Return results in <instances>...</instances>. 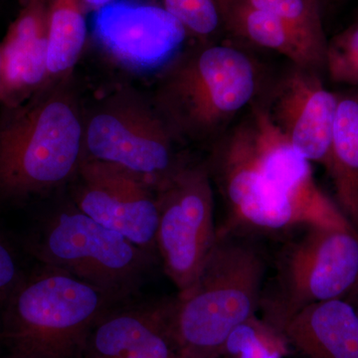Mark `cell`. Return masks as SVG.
I'll list each match as a JSON object with an SVG mask.
<instances>
[{
  "instance_id": "12",
  "label": "cell",
  "mask_w": 358,
  "mask_h": 358,
  "mask_svg": "<svg viewBox=\"0 0 358 358\" xmlns=\"http://www.w3.org/2000/svg\"><path fill=\"white\" fill-rule=\"evenodd\" d=\"M338 101L315 71L294 66L275 90L268 112L299 154L327 169Z\"/></svg>"
},
{
  "instance_id": "13",
  "label": "cell",
  "mask_w": 358,
  "mask_h": 358,
  "mask_svg": "<svg viewBox=\"0 0 358 358\" xmlns=\"http://www.w3.org/2000/svg\"><path fill=\"white\" fill-rule=\"evenodd\" d=\"M50 3L27 0L0 43V105H20L49 84L47 32Z\"/></svg>"
},
{
  "instance_id": "20",
  "label": "cell",
  "mask_w": 358,
  "mask_h": 358,
  "mask_svg": "<svg viewBox=\"0 0 358 358\" xmlns=\"http://www.w3.org/2000/svg\"><path fill=\"white\" fill-rule=\"evenodd\" d=\"M282 334L256 317L238 326L223 346V353L233 358H282L285 353Z\"/></svg>"
},
{
  "instance_id": "9",
  "label": "cell",
  "mask_w": 358,
  "mask_h": 358,
  "mask_svg": "<svg viewBox=\"0 0 358 358\" xmlns=\"http://www.w3.org/2000/svg\"><path fill=\"white\" fill-rule=\"evenodd\" d=\"M157 255L178 293L197 278L217 242L214 193L206 164L182 162L155 186Z\"/></svg>"
},
{
  "instance_id": "14",
  "label": "cell",
  "mask_w": 358,
  "mask_h": 358,
  "mask_svg": "<svg viewBox=\"0 0 358 358\" xmlns=\"http://www.w3.org/2000/svg\"><path fill=\"white\" fill-rule=\"evenodd\" d=\"M282 336L308 358H358V317L345 299L303 308L287 324Z\"/></svg>"
},
{
  "instance_id": "25",
  "label": "cell",
  "mask_w": 358,
  "mask_h": 358,
  "mask_svg": "<svg viewBox=\"0 0 358 358\" xmlns=\"http://www.w3.org/2000/svg\"><path fill=\"white\" fill-rule=\"evenodd\" d=\"M115 0H82V3L86 10H96L101 7L107 6Z\"/></svg>"
},
{
  "instance_id": "6",
  "label": "cell",
  "mask_w": 358,
  "mask_h": 358,
  "mask_svg": "<svg viewBox=\"0 0 358 358\" xmlns=\"http://www.w3.org/2000/svg\"><path fill=\"white\" fill-rule=\"evenodd\" d=\"M29 249L40 263L65 271L120 301H131L138 293L155 258L74 204L47 218Z\"/></svg>"
},
{
  "instance_id": "19",
  "label": "cell",
  "mask_w": 358,
  "mask_h": 358,
  "mask_svg": "<svg viewBox=\"0 0 358 358\" xmlns=\"http://www.w3.org/2000/svg\"><path fill=\"white\" fill-rule=\"evenodd\" d=\"M160 6L185 27L188 36L201 44L225 29L223 0H160Z\"/></svg>"
},
{
  "instance_id": "29",
  "label": "cell",
  "mask_w": 358,
  "mask_h": 358,
  "mask_svg": "<svg viewBox=\"0 0 358 358\" xmlns=\"http://www.w3.org/2000/svg\"><path fill=\"white\" fill-rule=\"evenodd\" d=\"M176 358H187V357H182V355H178V357H176Z\"/></svg>"
},
{
  "instance_id": "26",
  "label": "cell",
  "mask_w": 358,
  "mask_h": 358,
  "mask_svg": "<svg viewBox=\"0 0 358 358\" xmlns=\"http://www.w3.org/2000/svg\"><path fill=\"white\" fill-rule=\"evenodd\" d=\"M345 296H348L345 301H348V303L352 306L358 317V280L357 282H355V286L352 287V289H350V293L346 294Z\"/></svg>"
},
{
  "instance_id": "22",
  "label": "cell",
  "mask_w": 358,
  "mask_h": 358,
  "mask_svg": "<svg viewBox=\"0 0 358 358\" xmlns=\"http://www.w3.org/2000/svg\"><path fill=\"white\" fill-rule=\"evenodd\" d=\"M324 68L334 83L358 85V22L327 42Z\"/></svg>"
},
{
  "instance_id": "4",
  "label": "cell",
  "mask_w": 358,
  "mask_h": 358,
  "mask_svg": "<svg viewBox=\"0 0 358 358\" xmlns=\"http://www.w3.org/2000/svg\"><path fill=\"white\" fill-rule=\"evenodd\" d=\"M258 79L246 52L200 43L162 71L154 106L176 138L205 140L252 102Z\"/></svg>"
},
{
  "instance_id": "28",
  "label": "cell",
  "mask_w": 358,
  "mask_h": 358,
  "mask_svg": "<svg viewBox=\"0 0 358 358\" xmlns=\"http://www.w3.org/2000/svg\"><path fill=\"white\" fill-rule=\"evenodd\" d=\"M6 358H20V357H13V355H7Z\"/></svg>"
},
{
  "instance_id": "7",
  "label": "cell",
  "mask_w": 358,
  "mask_h": 358,
  "mask_svg": "<svg viewBox=\"0 0 358 358\" xmlns=\"http://www.w3.org/2000/svg\"><path fill=\"white\" fill-rule=\"evenodd\" d=\"M358 280V231L307 226L280 255L262 293L263 322L278 334L313 303L343 299Z\"/></svg>"
},
{
  "instance_id": "16",
  "label": "cell",
  "mask_w": 358,
  "mask_h": 358,
  "mask_svg": "<svg viewBox=\"0 0 358 358\" xmlns=\"http://www.w3.org/2000/svg\"><path fill=\"white\" fill-rule=\"evenodd\" d=\"M171 300L128 301L113 308L90 331L79 358H120L169 331Z\"/></svg>"
},
{
  "instance_id": "23",
  "label": "cell",
  "mask_w": 358,
  "mask_h": 358,
  "mask_svg": "<svg viewBox=\"0 0 358 358\" xmlns=\"http://www.w3.org/2000/svg\"><path fill=\"white\" fill-rule=\"evenodd\" d=\"M24 274L20 267L13 250L0 235V313L3 310Z\"/></svg>"
},
{
  "instance_id": "11",
  "label": "cell",
  "mask_w": 358,
  "mask_h": 358,
  "mask_svg": "<svg viewBox=\"0 0 358 358\" xmlns=\"http://www.w3.org/2000/svg\"><path fill=\"white\" fill-rule=\"evenodd\" d=\"M75 178V206L148 253L157 255L159 205L154 185L122 167L83 159Z\"/></svg>"
},
{
  "instance_id": "17",
  "label": "cell",
  "mask_w": 358,
  "mask_h": 358,
  "mask_svg": "<svg viewBox=\"0 0 358 358\" xmlns=\"http://www.w3.org/2000/svg\"><path fill=\"white\" fill-rule=\"evenodd\" d=\"M327 171L339 209L358 231V96H339Z\"/></svg>"
},
{
  "instance_id": "8",
  "label": "cell",
  "mask_w": 358,
  "mask_h": 358,
  "mask_svg": "<svg viewBox=\"0 0 358 358\" xmlns=\"http://www.w3.org/2000/svg\"><path fill=\"white\" fill-rule=\"evenodd\" d=\"M176 138L155 106L119 90L84 117L83 159L122 167L155 187L182 162L174 150Z\"/></svg>"
},
{
  "instance_id": "21",
  "label": "cell",
  "mask_w": 358,
  "mask_h": 358,
  "mask_svg": "<svg viewBox=\"0 0 358 358\" xmlns=\"http://www.w3.org/2000/svg\"><path fill=\"white\" fill-rule=\"evenodd\" d=\"M249 6L273 13L296 31L327 44L322 26V0H242Z\"/></svg>"
},
{
  "instance_id": "10",
  "label": "cell",
  "mask_w": 358,
  "mask_h": 358,
  "mask_svg": "<svg viewBox=\"0 0 358 358\" xmlns=\"http://www.w3.org/2000/svg\"><path fill=\"white\" fill-rule=\"evenodd\" d=\"M92 33L113 63L134 73L164 71L189 37L164 7L138 0H115L96 9Z\"/></svg>"
},
{
  "instance_id": "3",
  "label": "cell",
  "mask_w": 358,
  "mask_h": 358,
  "mask_svg": "<svg viewBox=\"0 0 358 358\" xmlns=\"http://www.w3.org/2000/svg\"><path fill=\"white\" fill-rule=\"evenodd\" d=\"M120 301L75 275L41 266L0 313V343L20 358H79L96 322Z\"/></svg>"
},
{
  "instance_id": "30",
  "label": "cell",
  "mask_w": 358,
  "mask_h": 358,
  "mask_svg": "<svg viewBox=\"0 0 358 358\" xmlns=\"http://www.w3.org/2000/svg\"><path fill=\"white\" fill-rule=\"evenodd\" d=\"M25 1H27V0H23V3H24Z\"/></svg>"
},
{
  "instance_id": "5",
  "label": "cell",
  "mask_w": 358,
  "mask_h": 358,
  "mask_svg": "<svg viewBox=\"0 0 358 358\" xmlns=\"http://www.w3.org/2000/svg\"><path fill=\"white\" fill-rule=\"evenodd\" d=\"M251 117L259 179L245 220L246 232H279L312 225L352 228L338 204L320 189L310 162L294 150L267 108H254Z\"/></svg>"
},
{
  "instance_id": "1",
  "label": "cell",
  "mask_w": 358,
  "mask_h": 358,
  "mask_svg": "<svg viewBox=\"0 0 358 358\" xmlns=\"http://www.w3.org/2000/svg\"><path fill=\"white\" fill-rule=\"evenodd\" d=\"M67 79V78H66ZM66 79L0 112V199L23 201L76 176L84 117Z\"/></svg>"
},
{
  "instance_id": "24",
  "label": "cell",
  "mask_w": 358,
  "mask_h": 358,
  "mask_svg": "<svg viewBox=\"0 0 358 358\" xmlns=\"http://www.w3.org/2000/svg\"><path fill=\"white\" fill-rule=\"evenodd\" d=\"M178 355L171 331H166L120 358H176Z\"/></svg>"
},
{
  "instance_id": "18",
  "label": "cell",
  "mask_w": 358,
  "mask_h": 358,
  "mask_svg": "<svg viewBox=\"0 0 358 358\" xmlns=\"http://www.w3.org/2000/svg\"><path fill=\"white\" fill-rule=\"evenodd\" d=\"M82 0H52L48 14L47 70L49 83L64 80L77 64L87 41Z\"/></svg>"
},
{
  "instance_id": "27",
  "label": "cell",
  "mask_w": 358,
  "mask_h": 358,
  "mask_svg": "<svg viewBox=\"0 0 358 358\" xmlns=\"http://www.w3.org/2000/svg\"><path fill=\"white\" fill-rule=\"evenodd\" d=\"M329 1H331V3H343L345 0H329Z\"/></svg>"
},
{
  "instance_id": "2",
  "label": "cell",
  "mask_w": 358,
  "mask_h": 358,
  "mask_svg": "<svg viewBox=\"0 0 358 358\" xmlns=\"http://www.w3.org/2000/svg\"><path fill=\"white\" fill-rule=\"evenodd\" d=\"M267 261L240 235L217 236L203 268L171 301L169 331L179 355L219 358L235 329L260 308Z\"/></svg>"
},
{
  "instance_id": "15",
  "label": "cell",
  "mask_w": 358,
  "mask_h": 358,
  "mask_svg": "<svg viewBox=\"0 0 358 358\" xmlns=\"http://www.w3.org/2000/svg\"><path fill=\"white\" fill-rule=\"evenodd\" d=\"M225 29L262 48L278 52L303 69L324 68L327 44L296 31L281 18L242 0H223Z\"/></svg>"
}]
</instances>
